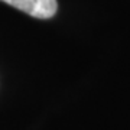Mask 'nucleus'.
Returning a JSON list of instances; mask_svg holds the SVG:
<instances>
[{"instance_id": "1", "label": "nucleus", "mask_w": 130, "mask_h": 130, "mask_svg": "<svg viewBox=\"0 0 130 130\" xmlns=\"http://www.w3.org/2000/svg\"><path fill=\"white\" fill-rule=\"evenodd\" d=\"M36 19H49L56 13V0H2Z\"/></svg>"}]
</instances>
